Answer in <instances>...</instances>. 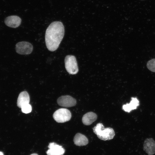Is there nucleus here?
<instances>
[{"label":"nucleus","mask_w":155,"mask_h":155,"mask_svg":"<svg viewBox=\"0 0 155 155\" xmlns=\"http://www.w3.org/2000/svg\"><path fill=\"white\" fill-rule=\"evenodd\" d=\"M64 27L60 21L51 23L47 28L45 34V41L49 50L53 52L59 47L64 34Z\"/></svg>","instance_id":"nucleus-1"},{"label":"nucleus","mask_w":155,"mask_h":155,"mask_svg":"<svg viewBox=\"0 0 155 155\" xmlns=\"http://www.w3.org/2000/svg\"><path fill=\"white\" fill-rule=\"evenodd\" d=\"M93 132L97 135L98 138L104 141L113 139L115 133L113 129L111 127L104 128L102 123H99L93 129Z\"/></svg>","instance_id":"nucleus-2"},{"label":"nucleus","mask_w":155,"mask_h":155,"mask_svg":"<svg viewBox=\"0 0 155 155\" xmlns=\"http://www.w3.org/2000/svg\"><path fill=\"white\" fill-rule=\"evenodd\" d=\"M66 70L70 74H75L78 71V68L75 57L73 55H68L65 59Z\"/></svg>","instance_id":"nucleus-3"},{"label":"nucleus","mask_w":155,"mask_h":155,"mask_svg":"<svg viewBox=\"0 0 155 155\" xmlns=\"http://www.w3.org/2000/svg\"><path fill=\"white\" fill-rule=\"evenodd\" d=\"M71 117L70 111L65 108H60L53 113V117L57 122L63 123L69 121Z\"/></svg>","instance_id":"nucleus-4"},{"label":"nucleus","mask_w":155,"mask_h":155,"mask_svg":"<svg viewBox=\"0 0 155 155\" xmlns=\"http://www.w3.org/2000/svg\"><path fill=\"white\" fill-rule=\"evenodd\" d=\"M15 49L16 52L19 54L28 55L32 51L33 46L32 44L29 42L22 41L16 44Z\"/></svg>","instance_id":"nucleus-5"},{"label":"nucleus","mask_w":155,"mask_h":155,"mask_svg":"<svg viewBox=\"0 0 155 155\" xmlns=\"http://www.w3.org/2000/svg\"><path fill=\"white\" fill-rule=\"evenodd\" d=\"M58 104L61 106L70 107L74 106L76 104V100L69 95L62 96L57 100Z\"/></svg>","instance_id":"nucleus-6"},{"label":"nucleus","mask_w":155,"mask_h":155,"mask_svg":"<svg viewBox=\"0 0 155 155\" xmlns=\"http://www.w3.org/2000/svg\"><path fill=\"white\" fill-rule=\"evenodd\" d=\"M49 149L46 151L47 155H63L65 150L62 147L56 143H49L48 146Z\"/></svg>","instance_id":"nucleus-7"},{"label":"nucleus","mask_w":155,"mask_h":155,"mask_svg":"<svg viewBox=\"0 0 155 155\" xmlns=\"http://www.w3.org/2000/svg\"><path fill=\"white\" fill-rule=\"evenodd\" d=\"M143 149L148 155H153L155 154V142L153 139L147 138L145 140Z\"/></svg>","instance_id":"nucleus-8"},{"label":"nucleus","mask_w":155,"mask_h":155,"mask_svg":"<svg viewBox=\"0 0 155 155\" xmlns=\"http://www.w3.org/2000/svg\"><path fill=\"white\" fill-rule=\"evenodd\" d=\"M22 22L21 19L16 16H11L7 17L5 19V23L10 27L16 28L19 26Z\"/></svg>","instance_id":"nucleus-9"},{"label":"nucleus","mask_w":155,"mask_h":155,"mask_svg":"<svg viewBox=\"0 0 155 155\" xmlns=\"http://www.w3.org/2000/svg\"><path fill=\"white\" fill-rule=\"evenodd\" d=\"M73 141L75 145L79 146H86L89 142L88 138L85 135L80 133L75 134Z\"/></svg>","instance_id":"nucleus-10"},{"label":"nucleus","mask_w":155,"mask_h":155,"mask_svg":"<svg viewBox=\"0 0 155 155\" xmlns=\"http://www.w3.org/2000/svg\"><path fill=\"white\" fill-rule=\"evenodd\" d=\"M97 117V115L94 112H88L83 115L82 119V122L84 125H89L96 121Z\"/></svg>","instance_id":"nucleus-11"},{"label":"nucleus","mask_w":155,"mask_h":155,"mask_svg":"<svg viewBox=\"0 0 155 155\" xmlns=\"http://www.w3.org/2000/svg\"><path fill=\"white\" fill-rule=\"evenodd\" d=\"M30 97L28 93L26 91L21 92L19 94L17 101L18 106L21 108L24 105L29 104Z\"/></svg>","instance_id":"nucleus-12"},{"label":"nucleus","mask_w":155,"mask_h":155,"mask_svg":"<svg viewBox=\"0 0 155 155\" xmlns=\"http://www.w3.org/2000/svg\"><path fill=\"white\" fill-rule=\"evenodd\" d=\"M139 105V102L137 98L132 97L130 103L123 105L122 108L125 111L129 113L131 110L136 109Z\"/></svg>","instance_id":"nucleus-13"},{"label":"nucleus","mask_w":155,"mask_h":155,"mask_svg":"<svg viewBox=\"0 0 155 155\" xmlns=\"http://www.w3.org/2000/svg\"><path fill=\"white\" fill-rule=\"evenodd\" d=\"M147 67L150 71L155 72V59H153L148 61L147 63Z\"/></svg>","instance_id":"nucleus-14"},{"label":"nucleus","mask_w":155,"mask_h":155,"mask_svg":"<svg viewBox=\"0 0 155 155\" xmlns=\"http://www.w3.org/2000/svg\"><path fill=\"white\" fill-rule=\"evenodd\" d=\"M21 108L22 112L26 114L29 113L32 111L31 106L29 103L23 105Z\"/></svg>","instance_id":"nucleus-15"},{"label":"nucleus","mask_w":155,"mask_h":155,"mask_svg":"<svg viewBox=\"0 0 155 155\" xmlns=\"http://www.w3.org/2000/svg\"><path fill=\"white\" fill-rule=\"evenodd\" d=\"M0 155H4L3 153L1 152H0Z\"/></svg>","instance_id":"nucleus-16"},{"label":"nucleus","mask_w":155,"mask_h":155,"mask_svg":"<svg viewBox=\"0 0 155 155\" xmlns=\"http://www.w3.org/2000/svg\"><path fill=\"white\" fill-rule=\"evenodd\" d=\"M30 155H38V154H36L34 153V154H31Z\"/></svg>","instance_id":"nucleus-17"}]
</instances>
